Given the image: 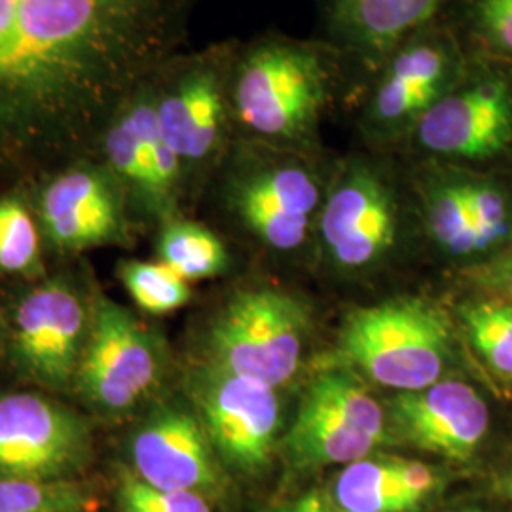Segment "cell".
Instances as JSON below:
<instances>
[{
    "label": "cell",
    "instance_id": "obj_5",
    "mask_svg": "<svg viewBox=\"0 0 512 512\" xmlns=\"http://www.w3.org/2000/svg\"><path fill=\"white\" fill-rule=\"evenodd\" d=\"M385 442L384 408L351 372L329 370L306 389L283 448L296 467L319 469L365 459Z\"/></svg>",
    "mask_w": 512,
    "mask_h": 512
},
{
    "label": "cell",
    "instance_id": "obj_2",
    "mask_svg": "<svg viewBox=\"0 0 512 512\" xmlns=\"http://www.w3.org/2000/svg\"><path fill=\"white\" fill-rule=\"evenodd\" d=\"M340 355L389 389L437 384L452 359V330L439 308L420 298H393L351 311Z\"/></svg>",
    "mask_w": 512,
    "mask_h": 512
},
{
    "label": "cell",
    "instance_id": "obj_18",
    "mask_svg": "<svg viewBox=\"0 0 512 512\" xmlns=\"http://www.w3.org/2000/svg\"><path fill=\"white\" fill-rule=\"evenodd\" d=\"M454 73L450 50L433 38H418L391 61L372 99L370 118L378 128L399 129L418 124L442 95Z\"/></svg>",
    "mask_w": 512,
    "mask_h": 512
},
{
    "label": "cell",
    "instance_id": "obj_17",
    "mask_svg": "<svg viewBox=\"0 0 512 512\" xmlns=\"http://www.w3.org/2000/svg\"><path fill=\"white\" fill-rule=\"evenodd\" d=\"M230 200L256 238L277 251H293L310 232L319 186L306 167L264 165L236 179Z\"/></svg>",
    "mask_w": 512,
    "mask_h": 512
},
{
    "label": "cell",
    "instance_id": "obj_9",
    "mask_svg": "<svg viewBox=\"0 0 512 512\" xmlns=\"http://www.w3.org/2000/svg\"><path fill=\"white\" fill-rule=\"evenodd\" d=\"M275 389L209 365L194 376L196 414L226 465L243 473H258L268 465L281 427Z\"/></svg>",
    "mask_w": 512,
    "mask_h": 512
},
{
    "label": "cell",
    "instance_id": "obj_3",
    "mask_svg": "<svg viewBox=\"0 0 512 512\" xmlns=\"http://www.w3.org/2000/svg\"><path fill=\"white\" fill-rule=\"evenodd\" d=\"M308 325L304 304L291 294L275 289L238 293L211 323L209 366L279 387L300 368Z\"/></svg>",
    "mask_w": 512,
    "mask_h": 512
},
{
    "label": "cell",
    "instance_id": "obj_34",
    "mask_svg": "<svg viewBox=\"0 0 512 512\" xmlns=\"http://www.w3.org/2000/svg\"><path fill=\"white\" fill-rule=\"evenodd\" d=\"M511 492H512V480H511Z\"/></svg>",
    "mask_w": 512,
    "mask_h": 512
},
{
    "label": "cell",
    "instance_id": "obj_27",
    "mask_svg": "<svg viewBox=\"0 0 512 512\" xmlns=\"http://www.w3.org/2000/svg\"><path fill=\"white\" fill-rule=\"evenodd\" d=\"M116 503L120 512H211L203 495L154 488L128 471L118 478Z\"/></svg>",
    "mask_w": 512,
    "mask_h": 512
},
{
    "label": "cell",
    "instance_id": "obj_11",
    "mask_svg": "<svg viewBox=\"0 0 512 512\" xmlns=\"http://www.w3.org/2000/svg\"><path fill=\"white\" fill-rule=\"evenodd\" d=\"M97 147L124 192L135 196L150 213H171L183 164L158 124L154 78L116 110Z\"/></svg>",
    "mask_w": 512,
    "mask_h": 512
},
{
    "label": "cell",
    "instance_id": "obj_29",
    "mask_svg": "<svg viewBox=\"0 0 512 512\" xmlns=\"http://www.w3.org/2000/svg\"><path fill=\"white\" fill-rule=\"evenodd\" d=\"M476 21L494 48L512 54V0H476Z\"/></svg>",
    "mask_w": 512,
    "mask_h": 512
},
{
    "label": "cell",
    "instance_id": "obj_25",
    "mask_svg": "<svg viewBox=\"0 0 512 512\" xmlns=\"http://www.w3.org/2000/svg\"><path fill=\"white\" fill-rule=\"evenodd\" d=\"M120 279L133 302L148 313L179 310L190 300L188 281L162 262H126L120 266Z\"/></svg>",
    "mask_w": 512,
    "mask_h": 512
},
{
    "label": "cell",
    "instance_id": "obj_1",
    "mask_svg": "<svg viewBox=\"0 0 512 512\" xmlns=\"http://www.w3.org/2000/svg\"><path fill=\"white\" fill-rule=\"evenodd\" d=\"M177 35V0H0V165L78 162Z\"/></svg>",
    "mask_w": 512,
    "mask_h": 512
},
{
    "label": "cell",
    "instance_id": "obj_23",
    "mask_svg": "<svg viewBox=\"0 0 512 512\" xmlns=\"http://www.w3.org/2000/svg\"><path fill=\"white\" fill-rule=\"evenodd\" d=\"M427 226L440 247L452 255H473L490 247L469 215L461 184L440 186L429 196Z\"/></svg>",
    "mask_w": 512,
    "mask_h": 512
},
{
    "label": "cell",
    "instance_id": "obj_8",
    "mask_svg": "<svg viewBox=\"0 0 512 512\" xmlns=\"http://www.w3.org/2000/svg\"><path fill=\"white\" fill-rule=\"evenodd\" d=\"M90 458V423L73 408L37 393L0 395V476L73 480Z\"/></svg>",
    "mask_w": 512,
    "mask_h": 512
},
{
    "label": "cell",
    "instance_id": "obj_10",
    "mask_svg": "<svg viewBox=\"0 0 512 512\" xmlns=\"http://www.w3.org/2000/svg\"><path fill=\"white\" fill-rule=\"evenodd\" d=\"M124 194L107 165H65L38 192L42 232L55 249L69 253L120 243L128 236Z\"/></svg>",
    "mask_w": 512,
    "mask_h": 512
},
{
    "label": "cell",
    "instance_id": "obj_15",
    "mask_svg": "<svg viewBox=\"0 0 512 512\" xmlns=\"http://www.w3.org/2000/svg\"><path fill=\"white\" fill-rule=\"evenodd\" d=\"M393 427L410 444L450 459H469L490 427V410L471 385L446 380L401 391L389 403Z\"/></svg>",
    "mask_w": 512,
    "mask_h": 512
},
{
    "label": "cell",
    "instance_id": "obj_28",
    "mask_svg": "<svg viewBox=\"0 0 512 512\" xmlns=\"http://www.w3.org/2000/svg\"><path fill=\"white\" fill-rule=\"evenodd\" d=\"M469 215L478 232L492 247L509 232V211L505 198L486 184H461Z\"/></svg>",
    "mask_w": 512,
    "mask_h": 512
},
{
    "label": "cell",
    "instance_id": "obj_19",
    "mask_svg": "<svg viewBox=\"0 0 512 512\" xmlns=\"http://www.w3.org/2000/svg\"><path fill=\"white\" fill-rule=\"evenodd\" d=\"M440 0H338L336 27L351 46L384 54L435 14Z\"/></svg>",
    "mask_w": 512,
    "mask_h": 512
},
{
    "label": "cell",
    "instance_id": "obj_30",
    "mask_svg": "<svg viewBox=\"0 0 512 512\" xmlns=\"http://www.w3.org/2000/svg\"><path fill=\"white\" fill-rule=\"evenodd\" d=\"M393 465H395L397 478L410 494L423 499L425 495L437 490L439 476L431 467L418 461H406V459H393Z\"/></svg>",
    "mask_w": 512,
    "mask_h": 512
},
{
    "label": "cell",
    "instance_id": "obj_22",
    "mask_svg": "<svg viewBox=\"0 0 512 512\" xmlns=\"http://www.w3.org/2000/svg\"><path fill=\"white\" fill-rule=\"evenodd\" d=\"M463 327L482 357L497 376L512 380V304L484 300L463 310Z\"/></svg>",
    "mask_w": 512,
    "mask_h": 512
},
{
    "label": "cell",
    "instance_id": "obj_21",
    "mask_svg": "<svg viewBox=\"0 0 512 512\" xmlns=\"http://www.w3.org/2000/svg\"><path fill=\"white\" fill-rule=\"evenodd\" d=\"M158 253L162 264L186 281L215 277L228 264L224 243L209 228L190 220H173L165 226Z\"/></svg>",
    "mask_w": 512,
    "mask_h": 512
},
{
    "label": "cell",
    "instance_id": "obj_6",
    "mask_svg": "<svg viewBox=\"0 0 512 512\" xmlns=\"http://www.w3.org/2000/svg\"><path fill=\"white\" fill-rule=\"evenodd\" d=\"M164 374L158 336L131 311L101 296L74 387L101 414L120 418L143 403Z\"/></svg>",
    "mask_w": 512,
    "mask_h": 512
},
{
    "label": "cell",
    "instance_id": "obj_26",
    "mask_svg": "<svg viewBox=\"0 0 512 512\" xmlns=\"http://www.w3.org/2000/svg\"><path fill=\"white\" fill-rule=\"evenodd\" d=\"M40 262L37 222L18 198L0 200V270L27 274Z\"/></svg>",
    "mask_w": 512,
    "mask_h": 512
},
{
    "label": "cell",
    "instance_id": "obj_12",
    "mask_svg": "<svg viewBox=\"0 0 512 512\" xmlns=\"http://www.w3.org/2000/svg\"><path fill=\"white\" fill-rule=\"evenodd\" d=\"M133 475L154 488L215 495L222 488L219 461L198 414L164 404L137 425L128 442Z\"/></svg>",
    "mask_w": 512,
    "mask_h": 512
},
{
    "label": "cell",
    "instance_id": "obj_14",
    "mask_svg": "<svg viewBox=\"0 0 512 512\" xmlns=\"http://www.w3.org/2000/svg\"><path fill=\"white\" fill-rule=\"evenodd\" d=\"M154 105L167 145L183 164L207 160L219 147L226 118V82L219 61L202 57L181 71L154 76Z\"/></svg>",
    "mask_w": 512,
    "mask_h": 512
},
{
    "label": "cell",
    "instance_id": "obj_31",
    "mask_svg": "<svg viewBox=\"0 0 512 512\" xmlns=\"http://www.w3.org/2000/svg\"><path fill=\"white\" fill-rule=\"evenodd\" d=\"M490 287L503 294L512 304V247L484 274Z\"/></svg>",
    "mask_w": 512,
    "mask_h": 512
},
{
    "label": "cell",
    "instance_id": "obj_32",
    "mask_svg": "<svg viewBox=\"0 0 512 512\" xmlns=\"http://www.w3.org/2000/svg\"><path fill=\"white\" fill-rule=\"evenodd\" d=\"M275 512H349L344 511L342 507H338L336 503H330L327 497H323L317 492L304 494L298 499H294L291 503H287L285 507L277 509Z\"/></svg>",
    "mask_w": 512,
    "mask_h": 512
},
{
    "label": "cell",
    "instance_id": "obj_35",
    "mask_svg": "<svg viewBox=\"0 0 512 512\" xmlns=\"http://www.w3.org/2000/svg\"><path fill=\"white\" fill-rule=\"evenodd\" d=\"M336 2H338V0H336Z\"/></svg>",
    "mask_w": 512,
    "mask_h": 512
},
{
    "label": "cell",
    "instance_id": "obj_20",
    "mask_svg": "<svg viewBox=\"0 0 512 512\" xmlns=\"http://www.w3.org/2000/svg\"><path fill=\"white\" fill-rule=\"evenodd\" d=\"M332 499L349 512H410L421 503L395 473L393 459H359L334 480Z\"/></svg>",
    "mask_w": 512,
    "mask_h": 512
},
{
    "label": "cell",
    "instance_id": "obj_4",
    "mask_svg": "<svg viewBox=\"0 0 512 512\" xmlns=\"http://www.w3.org/2000/svg\"><path fill=\"white\" fill-rule=\"evenodd\" d=\"M329 78L306 46L270 42L241 59L232 107L245 128L268 139L293 141L310 133L327 105Z\"/></svg>",
    "mask_w": 512,
    "mask_h": 512
},
{
    "label": "cell",
    "instance_id": "obj_33",
    "mask_svg": "<svg viewBox=\"0 0 512 512\" xmlns=\"http://www.w3.org/2000/svg\"><path fill=\"white\" fill-rule=\"evenodd\" d=\"M459 512H484V511H478V509H471V511H459Z\"/></svg>",
    "mask_w": 512,
    "mask_h": 512
},
{
    "label": "cell",
    "instance_id": "obj_7",
    "mask_svg": "<svg viewBox=\"0 0 512 512\" xmlns=\"http://www.w3.org/2000/svg\"><path fill=\"white\" fill-rule=\"evenodd\" d=\"M92 321L93 306L67 279L31 289L12 319L10 348L19 372L54 391L73 387Z\"/></svg>",
    "mask_w": 512,
    "mask_h": 512
},
{
    "label": "cell",
    "instance_id": "obj_24",
    "mask_svg": "<svg viewBox=\"0 0 512 512\" xmlns=\"http://www.w3.org/2000/svg\"><path fill=\"white\" fill-rule=\"evenodd\" d=\"M90 495L74 480L0 476V512H88Z\"/></svg>",
    "mask_w": 512,
    "mask_h": 512
},
{
    "label": "cell",
    "instance_id": "obj_16",
    "mask_svg": "<svg viewBox=\"0 0 512 512\" xmlns=\"http://www.w3.org/2000/svg\"><path fill=\"white\" fill-rule=\"evenodd\" d=\"M421 145L442 156L484 160L512 143V95L503 82L484 80L448 92L418 124Z\"/></svg>",
    "mask_w": 512,
    "mask_h": 512
},
{
    "label": "cell",
    "instance_id": "obj_13",
    "mask_svg": "<svg viewBox=\"0 0 512 512\" xmlns=\"http://www.w3.org/2000/svg\"><path fill=\"white\" fill-rule=\"evenodd\" d=\"M399 230L397 203L382 175L368 165H351L330 192L321 234L330 258L348 270L382 260Z\"/></svg>",
    "mask_w": 512,
    "mask_h": 512
}]
</instances>
